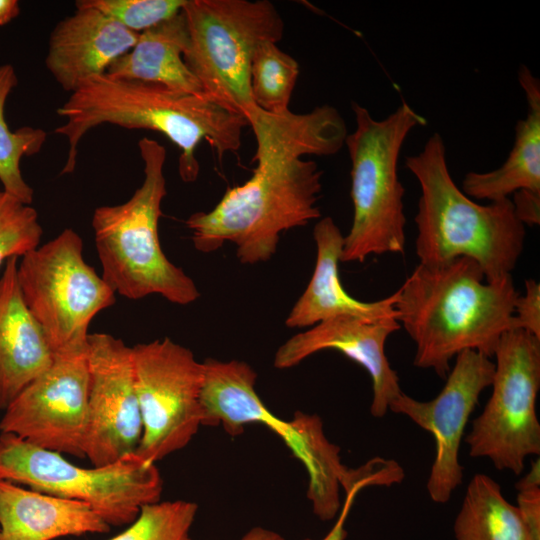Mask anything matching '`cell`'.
Listing matches in <instances>:
<instances>
[{
    "instance_id": "obj_24",
    "label": "cell",
    "mask_w": 540,
    "mask_h": 540,
    "mask_svg": "<svg viewBox=\"0 0 540 540\" xmlns=\"http://www.w3.org/2000/svg\"><path fill=\"white\" fill-rule=\"evenodd\" d=\"M18 83L11 64L0 65V182L2 189L25 204L33 202V188L21 171L23 157L37 154L43 147L47 133L29 126L11 130L5 118L6 102Z\"/></svg>"
},
{
    "instance_id": "obj_18",
    "label": "cell",
    "mask_w": 540,
    "mask_h": 540,
    "mask_svg": "<svg viewBox=\"0 0 540 540\" xmlns=\"http://www.w3.org/2000/svg\"><path fill=\"white\" fill-rule=\"evenodd\" d=\"M313 237L317 250L314 272L285 321L288 328L312 327L339 315L372 320L397 319L396 292L377 301L365 302L345 291L339 277L344 236L331 217H324L315 224Z\"/></svg>"
},
{
    "instance_id": "obj_32",
    "label": "cell",
    "mask_w": 540,
    "mask_h": 540,
    "mask_svg": "<svg viewBox=\"0 0 540 540\" xmlns=\"http://www.w3.org/2000/svg\"><path fill=\"white\" fill-rule=\"evenodd\" d=\"M354 494L347 495L345 497L344 504L336 518V521L330 531L321 539V540H346L347 530L345 528V523L347 516L350 512L351 506L355 499ZM303 540H313L310 538H305Z\"/></svg>"
},
{
    "instance_id": "obj_7",
    "label": "cell",
    "mask_w": 540,
    "mask_h": 540,
    "mask_svg": "<svg viewBox=\"0 0 540 540\" xmlns=\"http://www.w3.org/2000/svg\"><path fill=\"white\" fill-rule=\"evenodd\" d=\"M184 61L205 94L245 118L256 107L250 66L259 45L278 43L284 21L268 0H186Z\"/></svg>"
},
{
    "instance_id": "obj_13",
    "label": "cell",
    "mask_w": 540,
    "mask_h": 540,
    "mask_svg": "<svg viewBox=\"0 0 540 540\" xmlns=\"http://www.w3.org/2000/svg\"><path fill=\"white\" fill-rule=\"evenodd\" d=\"M494 370L490 357L466 350L456 356L445 385L435 398L420 401L402 392L389 404L390 411L408 417L434 438L435 457L426 488L436 504L447 503L462 483L460 445L481 393L491 386Z\"/></svg>"
},
{
    "instance_id": "obj_31",
    "label": "cell",
    "mask_w": 540,
    "mask_h": 540,
    "mask_svg": "<svg viewBox=\"0 0 540 540\" xmlns=\"http://www.w3.org/2000/svg\"><path fill=\"white\" fill-rule=\"evenodd\" d=\"M511 201L515 215L523 225L534 226L540 223V194L518 191Z\"/></svg>"
},
{
    "instance_id": "obj_17",
    "label": "cell",
    "mask_w": 540,
    "mask_h": 540,
    "mask_svg": "<svg viewBox=\"0 0 540 540\" xmlns=\"http://www.w3.org/2000/svg\"><path fill=\"white\" fill-rule=\"evenodd\" d=\"M18 257L5 262L0 277V409L46 371L54 354L27 307L18 282Z\"/></svg>"
},
{
    "instance_id": "obj_27",
    "label": "cell",
    "mask_w": 540,
    "mask_h": 540,
    "mask_svg": "<svg viewBox=\"0 0 540 540\" xmlns=\"http://www.w3.org/2000/svg\"><path fill=\"white\" fill-rule=\"evenodd\" d=\"M42 234L37 211L0 188V267L38 247Z\"/></svg>"
},
{
    "instance_id": "obj_11",
    "label": "cell",
    "mask_w": 540,
    "mask_h": 540,
    "mask_svg": "<svg viewBox=\"0 0 540 540\" xmlns=\"http://www.w3.org/2000/svg\"><path fill=\"white\" fill-rule=\"evenodd\" d=\"M142 437L136 454L156 464L185 448L202 426L203 363L165 337L132 347Z\"/></svg>"
},
{
    "instance_id": "obj_28",
    "label": "cell",
    "mask_w": 540,
    "mask_h": 540,
    "mask_svg": "<svg viewBox=\"0 0 540 540\" xmlns=\"http://www.w3.org/2000/svg\"><path fill=\"white\" fill-rule=\"evenodd\" d=\"M186 0H79L75 6L97 9L140 34L179 14Z\"/></svg>"
},
{
    "instance_id": "obj_33",
    "label": "cell",
    "mask_w": 540,
    "mask_h": 540,
    "mask_svg": "<svg viewBox=\"0 0 540 540\" xmlns=\"http://www.w3.org/2000/svg\"><path fill=\"white\" fill-rule=\"evenodd\" d=\"M239 540H285V538L274 530L256 526L248 530Z\"/></svg>"
},
{
    "instance_id": "obj_25",
    "label": "cell",
    "mask_w": 540,
    "mask_h": 540,
    "mask_svg": "<svg viewBox=\"0 0 540 540\" xmlns=\"http://www.w3.org/2000/svg\"><path fill=\"white\" fill-rule=\"evenodd\" d=\"M298 75L297 61L277 43L259 45L250 66V89L255 105L272 114L288 111Z\"/></svg>"
},
{
    "instance_id": "obj_8",
    "label": "cell",
    "mask_w": 540,
    "mask_h": 540,
    "mask_svg": "<svg viewBox=\"0 0 540 540\" xmlns=\"http://www.w3.org/2000/svg\"><path fill=\"white\" fill-rule=\"evenodd\" d=\"M0 480L86 503L110 526L131 524L144 505L160 501L163 490L156 464L136 453L83 468L11 433L0 434Z\"/></svg>"
},
{
    "instance_id": "obj_30",
    "label": "cell",
    "mask_w": 540,
    "mask_h": 540,
    "mask_svg": "<svg viewBox=\"0 0 540 540\" xmlns=\"http://www.w3.org/2000/svg\"><path fill=\"white\" fill-rule=\"evenodd\" d=\"M527 540H540V485H515Z\"/></svg>"
},
{
    "instance_id": "obj_26",
    "label": "cell",
    "mask_w": 540,
    "mask_h": 540,
    "mask_svg": "<svg viewBox=\"0 0 540 540\" xmlns=\"http://www.w3.org/2000/svg\"><path fill=\"white\" fill-rule=\"evenodd\" d=\"M197 512L198 505L185 500L147 504L125 531L109 540H192Z\"/></svg>"
},
{
    "instance_id": "obj_29",
    "label": "cell",
    "mask_w": 540,
    "mask_h": 540,
    "mask_svg": "<svg viewBox=\"0 0 540 540\" xmlns=\"http://www.w3.org/2000/svg\"><path fill=\"white\" fill-rule=\"evenodd\" d=\"M516 328L523 329L540 339V284L534 279L525 280V292L518 295L514 304Z\"/></svg>"
},
{
    "instance_id": "obj_21",
    "label": "cell",
    "mask_w": 540,
    "mask_h": 540,
    "mask_svg": "<svg viewBox=\"0 0 540 540\" xmlns=\"http://www.w3.org/2000/svg\"><path fill=\"white\" fill-rule=\"evenodd\" d=\"M188 43L182 10L141 32L134 47L117 58L106 74L117 79L157 83L181 94L208 97L184 61Z\"/></svg>"
},
{
    "instance_id": "obj_10",
    "label": "cell",
    "mask_w": 540,
    "mask_h": 540,
    "mask_svg": "<svg viewBox=\"0 0 540 540\" xmlns=\"http://www.w3.org/2000/svg\"><path fill=\"white\" fill-rule=\"evenodd\" d=\"M493 357L491 396L464 439L471 457L520 475L526 458L540 455V339L523 329L508 330Z\"/></svg>"
},
{
    "instance_id": "obj_12",
    "label": "cell",
    "mask_w": 540,
    "mask_h": 540,
    "mask_svg": "<svg viewBox=\"0 0 540 540\" xmlns=\"http://www.w3.org/2000/svg\"><path fill=\"white\" fill-rule=\"evenodd\" d=\"M87 348L54 354L50 367L23 388L4 410L1 433L14 434L43 449L85 458Z\"/></svg>"
},
{
    "instance_id": "obj_34",
    "label": "cell",
    "mask_w": 540,
    "mask_h": 540,
    "mask_svg": "<svg viewBox=\"0 0 540 540\" xmlns=\"http://www.w3.org/2000/svg\"><path fill=\"white\" fill-rule=\"evenodd\" d=\"M20 13V5L16 0H0V26L5 25Z\"/></svg>"
},
{
    "instance_id": "obj_4",
    "label": "cell",
    "mask_w": 540,
    "mask_h": 540,
    "mask_svg": "<svg viewBox=\"0 0 540 540\" xmlns=\"http://www.w3.org/2000/svg\"><path fill=\"white\" fill-rule=\"evenodd\" d=\"M421 195L414 221L419 263L438 266L467 257L482 269L486 282L511 275L524 247L525 225L510 198L486 205L474 202L455 184L439 133L405 158Z\"/></svg>"
},
{
    "instance_id": "obj_6",
    "label": "cell",
    "mask_w": 540,
    "mask_h": 540,
    "mask_svg": "<svg viewBox=\"0 0 540 540\" xmlns=\"http://www.w3.org/2000/svg\"><path fill=\"white\" fill-rule=\"evenodd\" d=\"M355 130L345 139L351 161L353 221L344 236L341 261L364 262L370 255L403 254L405 189L398 159L408 134L426 119L403 101L381 120L365 107L351 104Z\"/></svg>"
},
{
    "instance_id": "obj_22",
    "label": "cell",
    "mask_w": 540,
    "mask_h": 540,
    "mask_svg": "<svg viewBox=\"0 0 540 540\" xmlns=\"http://www.w3.org/2000/svg\"><path fill=\"white\" fill-rule=\"evenodd\" d=\"M200 394L202 426L222 427L230 436L243 433L245 426L260 424L272 432L281 418L273 414L256 391L257 373L246 362H203Z\"/></svg>"
},
{
    "instance_id": "obj_5",
    "label": "cell",
    "mask_w": 540,
    "mask_h": 540,
    "mask_svg": "<svg viewBox=\"0 0 540 540\" xmlns=\"http://www.w3.org/2000/svg\"><path fill=\"white\" fill-rule=\"evenodd\" d=\"M144 180L124 203L97 207L92 228L102 277L115 294L137 300L152 294L171 303L196 301L195 282L164 254L158 232L161 203L167 194L166 149L153 139L138 142Z\"/></svg>"
},
{
    "instance_id": "obj_2",
    "label": "cell",
    "mask_w": 540,
    "mask_h": 540,
    "mask_svg": "<svg viewBox=\"0 0 540 540\" xmlns=\"http://www.w3.org/2000/svg\"><path fill=\"white\" fill-rule=\"evenodd\" d=\"M65 122L54 133L67 139L61 175L74 171L78 145L90 130L103 124L148 129L165 135L180 150L179 175L196 181L200 166L196 149L206 141L222 161L241 147L247 119L217 101L181 94L152 82L117 79L102 74L84 80L57 109Z\"/></svg>"
},
{
    "instance_id": "obj_14",
    "label": "cell",
    "mask_w": 540,
    "mask_h": 540,
    "mask_svg": "<svg viewBox=\"0 0 540 540\" xmlns=\"http://www.w3.org/2000/svg\"><path fill=\"white\" fill-rule=\"evenodd\" d=\"M87 360L85 457L104 466L136 453L142 437L132 347L107 333L89 334Z\"/></svg>"
},
{
    "instance_id": "obj_1",
    "label": "cell",
    "mask_w": 540,
    "mask_h": 540,
    "mask_svg": "<svg viewBox=\"0 0 540 540\" xmlns=\"http://www.w3.org/2000/svg\"><path fill=\"white\" fill-rule=\"evenodd\" d=\"M246 119L256 139L252 176L228 188L212 210L190 215L186 225L198 251L210 253L232 242L241 263L257 264L276 253L284 231L321 216L323 172L303 157L338 153L348 133L330 105L302 114H272L256 106Z\"/></svg>"
},
{
    "instance_id": "obj_3",
    "label": "cell",
    "mask_w": 540,
    "mask_h": 540,
    "mask_svg": "<svg viewBox=\"0 0 540 540\" xmlns=\"http://www.w3.org/2000/svg\"><path fill=\"white\" fill-rule=\"evenodd\" d=\"M480 266L467 257L438 266L418 264L396 291L397 321L415 343L414 366L442 379L450 361L474 350L493 357L502 335L515 329L519 295L507 275L486 282Z\"/></svg>"
},
{
    "instance_id": "obj_15",
    "label": "cell",
    "mask_w": 540,
    "mask_h": 540,
    "mask_svg": "<svg viewBox=\"0 0 540 540\" xmlns=\"http://www.w3.org/2000/svg\"><path fill=\"white\" fill-rule=\"evenodd\" d=\"M400 327L396 318L372 320L353 315L335 316L284 342L275 353L274 367L289 369L317 352L338 351L370 375L373 389L370 413L382 418L391 401L402 393L398 374L385 353L387 338Z\"/></svg>"
},
{
    "instance_id": "obj_19",
    "label": "cell",
    "mask_w": 540,
    "mask_h": 540,
    "mask_svg": "<svg viewBox=\"0 0 540 540\" xmlns=\"http://www.w3.org/2000/svg\"><path fill=\"white\" fill-rule=\"evenodd\" d=\"M109 530L86 503L0 480V540H54Z\"/></svg>"
},
{
    "instance_id": "obj_9",
    "label": "cell",
    "mask_w": 540,
    "mask_h": 540,
    "mask_svg": "<svg viewBox=\"0 0 540 540\" xmlns=\"http://www.w3.org/2000/svg\"><path fill=\"white\" fill-rule=\"evenodd\" d=\"M17 276L53 354L86 349L90 322L115 303V292L87 264L83 241L71 228L22 256Z\"/></svg>"
},
{
    "instance_id": "obj_23",
    "label": "cell",
    "mask_w": 540,
    "mask_h": 540,
    "mask_svg": "<svg viewBox=\"0 0 540 540\" xmlns=\"http://www.w3.org/2000/svg\"><path fill=\"white\" fill-rule=\"evenodd\" d=\"M455 540H527L521 513L488 475L477 473L469 481L455 517Z\"/></svg>"
},
{
    "instance_id": "obj_20",
    "label": "cell",
    "mask_w": 540,
    "mask_h": 540,
    "mask_svg": "<svg viewBox=\"0 0 540 540\" xmlns=\"http://www.w3.org/2000/svg\"><path fill=\"white\" fill-rule=\"evenodd\" d=\"M518 81L526 98V115L518 121L513 147L499 168L464 176L461 190L471 199L493 202L518 191L540 194V81L524 65L518 70Z\"/></svg>"
},
{
    "instance_id": "obj_16",
    "label": "cell",
    "mask_w": 540,
    "mask_h": 540,
    "mask_svg": "<svg viewBox=\"0 0 540 540\" xmlns=\"http://www.w3.org/2000/svg\"><path fill=\"white\" fill-rule=\"evenodd\" d=\"M75 7L53 28L45 58L47 70L69 93L84 80L105 74L134 47L139 36L97 9Z\"/></svg>"
}]
</instances>
